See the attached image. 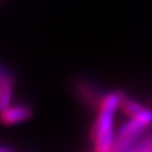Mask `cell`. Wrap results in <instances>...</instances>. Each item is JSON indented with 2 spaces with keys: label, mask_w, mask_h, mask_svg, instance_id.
<instances>
[{
  "label": "cell",
  "mask_w": 152,
  "mask_h": 152,
  "mask_svg": "<svg viewBox=\"0 0 152 152\" xmlns=\"http://www.w3.org/2000/svg\"><path fill=\"white\" fill-rule=\"evenodd\" d=\"M151 124H152V110L147 108H142L137 115L132 116L131 120H128L119 128L113 148L116 151L126 150L134 141V139L144 131V128Z\"/></svg>",
  "instance_id": "1"
},
{
  "label": "cell",
  "mask_w": 152,
  "mask_h": 152,
  "mask_svg": "<svg viewBox=\"0 0 152 152\" xmlns=\"http://www.w3.org/2000/svg\"><path fill=\"white\" fill-rule=\"evenodd\" d=\"M114 115L115 111L99 108V114L92 126L91 138L95 140V148L101 152L109 151L114 147L115 137H114Z\"/></svg>",
  "instance_id": "2"
},
{
  "label": "cell",
  "mask_w": 152,
  "mask_h": 152,
  "mask_svg": "<svg viewBox=\"0 0 152 152\" xmlns=\"http://www.w3.org/2000/svg\"><path fill=\"white\" fill-rule=\"evenodd\" d=\"M32 116V110L28 105H10L0 113V122L5 126H13L28 121Z\"/></svg>",
  "instance_id": "3"
},
{
  "label": "cell",
  "mask_w": 152,
  "mask_h": 152,
  "mask_svg": "<svg viewBox=\"0 0 152 152\" xmlns=\"http://www.w3.org/2000/svg\"><path fill=\"white\" fill-rule=\"evenodd\" d=\"M125 96H126V95H125L122 91H113V92H109V94H107V95L101 99V102H99V108L116 111V110L120 108L121 101L124 99Z\"/></svg>",
  "instance_id": "4"
},
{
  "label": "cell",
  "mask_w": 152,
  "mask_h": 152,
  "mask_svg": "<svg viewBox=\"0 0 152 152\" xmlns=\"http://www.w3.org/2000/svg\"><path fill=\"white\" fill-rule=\"evenodd\" d=\"M13 97V83L11 79H6L0 85V113L7 109L12 104Z\"/></svg>",
  "instance_id": "5"
},
{
  "label": "cell",
  "mask_w": 152,
  "mask_h": 152,
  "mask_svg": "<svg viewBox=\"0 0 152 152\" xmlns=\"http://www.w3.org/2000/svg\"><path fill=\"white\" fill-rule=\"evenodd\" d=\"M142 108H144V107H142L139 102H137V101H134V99H129V98H127L126 96L124 97V99L121 101V104H120V109H121L125 114L129 115V116L137 115V114H138Z\"/></svg>",
  "instance_id": "6"
},
{
  "label": "cell",
  "mask_w": 152,
  "mask_h": 152,
  "mask_svg": "<svg viewBox=\"0 0 152 152\" xmlns=\"http://www.w3.org/2000/svg\"><path fill=\"white\" fill-rule=\"evenodd\" d=\"M6 79H7V77H6V75L4 74V72H3V71L0 69V85H1V84H3V83L6 80Z\"/></svg>",
  "instance_id": "7"
},
{
  "label": "cell",
  "mask_w": 152,
  "mask_h": 152,
  "mask_svg": "<svg viewBox=\"0 0 152 152\" xmlns=\"http://www.w3.org/2000/svg\"><path fill=\"white\" fill-rule=\"evenodd\" d=\"M12 148L7 147V146H3V145H0V152H11Z\"/></svg>",
  "instance_id": "8"
},
{
  "label": "cell",
  "mask_w": 152,
  "mask_h": 152,
  "mask_svg": "<svg viewBox=\"0 0 152 152\" xmlns=\"http://www.w3.org/2000/svg\"><path fill=\"white\" fill-rule=\"evenodd\" d=\"M0 1H1V0H0Z\"/></svg>",
  "instance_id": "9"
}]
</instances>
